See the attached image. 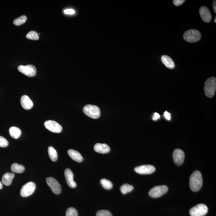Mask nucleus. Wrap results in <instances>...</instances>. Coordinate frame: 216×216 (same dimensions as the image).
Instances as JSON below:
<instances>
[{
	"label": "nucleus",
	"mask_w": 216,
	"mask_h": 216,
	"mask_svg": "<svg viewBox=\"0 0 216 216\" xmlns=\"http://www.w3.org/2000/svg\"><path fill=\"white\" fill-rule=\"evenodd\" d=\"M189 184L190 188L193 191H198L201 188L203 185V178L199 171H194L191 174L190 178Z\"/></svg>",
	"instance_id": "nucleus-1"
},
{
	"label": "nucleus",
	"mask_w": 216,
	"mask_h": 216,
	"mask_svg": "<svg viewBox=\"0 0 216 216\" xmlns=\"http://www.w3.org/2000/svg\"><path fill=\"white\" fill-rule=\"evenodd\" d=\"M204 93L209 98L214 96L216 90V78L211 77L205 81L204 85Z\"/></svg>",
	"instance_id": "nucleus-2"
},
{
	"label": "nucleus",
	"mask_w": 216,
	"mask_h": 216,
	"mask_svg": "<svg viewBox=\"0 0 216 216\" xmlns=\"http://www.w3.org/2000/svg\"><path fill=\"white\" fill-rule=\"evenodd\" d=\"M84 113L87 116L94 119L99 118L101 115L99 107L92 104H87L83 108Z\"/></svg>",
	"instance_id": "nucleus-3"
},
{
	"label": "nucleus",
	"mask_w": 216,
	"mask_h": 216,
	"mask_svg": "<svg viewBox=\"0 0 216 216\" xmlns=\"http://www.w3.org/2000/svg\"><path fill=\"white\" fill-rule=\"evenodd\" d=\"M201 35L199 31L195 29L188 30L183 35L184 40L189 43H195L201 39Z\"/></svg>",
	"instance_id": "nucleus-4"
},
{
	"label": "nucleus",
	"mask_w": 216,
	"mask_h": 216,
	"mask_svg": "<svg viewBox=\"0 0 216 216\" xmlns=\"http://www.w3.org/2000/svg\"><path fill=\"white\" fill-rule=\"evenodd\" d=\"M208 207L204 204H197L190 210L189 214L191 216H204L207 213Z\"/></svg>",
	"instance_id": "nucleus-5"
},
{
	"label": "nucleus",
	"mask_w": 216,
	"mask_h": 216,
	"mask_svg": "<svg viewBox=\"0 0 216 216\" xmlns=\"http://www.w3.org/2000/svg\"><path fill=\"white\" fill-rule=\"evenodd\" d=\"M168 191V187L166 185L157 186L150 190L148 194L152 198H158L166 193Z\"/></svg>",
	"instance_id": "nucleus-6"
},
{
	"label": "nucleus",
	"mask_w": 216,
	"mask_h": 216,
	"mask_svg": "<svg viewBox=\"0 0 216 216\" xmlns=\"http://www.w3.org/2000/svg\"><path fill=\"white\" fill-rule=\"evenodd\" d=\"M36 184L33 182H29L23 186L20 191V194L23 197H27L31 195L35 191Z\"/></svg>",
	"instance_id": "nucleus-7"
},
{
	"label": "nucleus",
	"mask_w": 216,
	"mask_h": 216,
	"mask_svg": "<svg viewBox=\"0 0 216 216\" xmlns=\"http://www.w3.org/2000/svg\"><path fill=\"white\" fill-rule=\"evenodd\" d=\"M18 70L19 72L29 77L35 76L37 73L36 67L31 65H19L18 67Z\"/></svg>",
	"instance_id": "nucleus-8"
},
{
	"label": "nucleus",
	"mask_w": 216,
	"mask_h": 216,
	"mask_svg": "<svg viewBox=\"0 0 216 216\" xmlns=\"http://www.w3.org/2000/svg\"><path fill=\"white\" fill-rule=\"evenodd\" d=\"M46 182L48 186L51 188L54 193L58 194L61 193V187L59 183L53 177H47Z\"/></svg>",
	"instance_id": "nucleus-9"
},
{
	"label": "nucleus",
	"mask_w": 216,
	"mask_h": 216,
	"mask_svg": "<svg viewBox=\"0 0 216 216\" xmlns=\"http://www.w3.org/2000/svg\"><path fill=\"white\" fill-rule=\"evenodd\" d=\"M45 128L48 131L55 133H60L62 131V127L58 123L52 120H48L44 123Z\"/></svg>",
	"instance_id": "nucleus-10"
},
{
	"label": "nucleus",
	"mask_w": 216,
	"mask_h": 216,
	"mask_svg": "<svg viewBox=\"0 0 216 216\" xmlns=\"http://www.w3.org/2000/svg\"><path fill=\"white\" fill-rule=\"evenodd\" d=\"M173 157L174 163L180 166L184 162L185 154L183 150L177 148L174 150Z\"/></svg>",
	"instance_id": "nucleus-11"
},
{
	"label": "nucleus",
	"mask_w": 216,
	"mask_h": 216,
	"mask_svg": "<svg viewBox=\"0 0 216 216\" xmlns=\"http://www.w3.org/2000/svg\"><path fill=\"white\" fill-rule=\"evenodd\" d=\"M155 167L151 165H143L135 167L134 171L140 174H150L155 171Z\"/></svg>",
	"instance_id": "nucleus-12"
},
{
	"label": "nucleus",
	"mask_w": 216,
	"mask_h": 216,
	"mask_svg": "<svg viewBox=\"0 0 216 216\" xmlns=\"http://www.w3.org/2000/svg\"><path fill=\"white\" fill-rule=\"evenodd\" d=\"M65 176L67 184L71 188H74L77 186V184L74 181V175L72 171L69 168L65 170Z\"/></svg>",
	"instance_id": "nucleus-13"
},
{
	"label": "nucleus",
	"mask_w": 216,
	"mask_h": 216,
	"mask_svg": "<svg viewBox=\"0 0 216 216\" xmlns=\"http://www.w3.org/2000/svg\"><path fill=\"white\" fill-rule=\"evenodd\" d=\"M199 13L202 19L206 23H209L211 21L212 16L211 12L208 8L205 6L201 7L200 8Z\"/></svg>",
	"instance_id": "nucleus-14"
},
{
	"label": "nucleus",
	"mask_w": 216,
	"mask_h": 216,
	"mask_svg": "<svg viewBox=\"0 0 216 216\" xmlns=\"http://www.w3.org/2000/svg\"><path fill=\"white\" fill-rule=\"evenodd\" d=\"M94 151L100 153L105 154L109 152L110 148L109 146L106 144H96L94 146Z\"/></svg>",
	"instance_id": "nucleus-15"
},
{
	"label": "nucleus",
	"mask_w": 216,
	"mask_h": 216,
	"mask_svg": "<svg viewBox=\"0 0 216 216\" xmlns=\"http://www.w3.org/2000/svg\"><path fill=\"white\" fill-rule=\"evenodd\" d=\"M21 103L23 108L26 110L31 109L33 106V104L29 97L25 95L21 97Z\"/></svg>",
	"instance_id": "nucleus-16"
},
{
	"label": "nucleus",
	"mask_w": 216,
	"mask_h": 216,
	"mask_svg": "<svg viewBox=\"0 0 216 216\" xmlns=\"http://www.w3.org/2000/svg\"><path fill=\"white\" fill-rule=\"evenodd\" d=\"M162 62L167 68L173 69L175 67V64L173 59L167 55H163L161 58Z\"/></svg>",
	"instance_id": "nucleus-17"
},
{
	"label": "nucleus",
	"mask_w": 216,
	"mask_h": 216,
	"mask_svg": "<svg viewBox=\"0 0 216 216\" xmlns=\"http://www.w3.org/2000/svg\"><path fill=\"white\" fill-rule=\"evenodd\" d=\"M68 154L70 157L74 161L77 162L81 163L83 161V157L78 152L73 149H69Z\"/></svg>",
	"instance_id": "nucleus-18"
},
{
	"label": "nucleus",
	"mask_w": 216,
	"mask_h": 216,
	"mask_svg": "<svg viewBox=\"0 0 216 216\" xmlns=\"http://www.w3.org/2000/svg\"><path fill=\"white\" fill-rule=\"evenodd\" d=\"M14 177H15V174L13 173H6L2 177V183L5 185L8 186L11 185Z\"/></svg>",
	"instance_id": "nucleus-19"
},
{
	"label": "nucleus",
	"mask_w": 216,
	"mask_h": 216,
	"mask_svg": "<svg viewBox=\"0 0 216 216\" xmlns=\"http://www.w3.org/2000/svg\"><path fill=\"white\" fill-rule=\"evenodd\" d=\"M21 130L18 127H11L9 129L10 135L13 138L17 139L19 138L21 134Z\"/></svg>",
	"instance_id": "nucleus-20"
},
{
	"label": "nucleus",
	"mask_w": 216,
	"mask_h": 216,
	"mask_svg": "<svg viewBox=\"0 0 216 216\" xmlns=\"http://www.w3.org/2000/svg\"><path fill=\"white\" fill-rule=\"evenodd\" d=\"M11 169L13 172L21 173L25 171V168L21 164L14 163L11 166Z\"/></svg>",
	"instance_id": "nucleus-21"
},
{
	"label": "nucleus",
	"mask_w": 216,
	"mask_h": 216,
	"mask_svg": "<svg viewBox=\"0 0 216 216\" xmlns=\"http://www.w3.org/2000/svg\"><path fill=\"white\" fill-rule=\"evenodd\" d=\"M48 155L50 158L53 161H56L58 158V154L57 152L53 147H49L48 149Z\"/></svg>",
	"instance_id": "nucleus-22"
},
{
	"label": "nucleus",
	"mask_w": 216,
	"mask_h": 216,
	"mask_svg": "<svg viewBox=\"0 0 216 216\" xmlns=\"http://www.w3.org/2000/svg\"><path fill=\"white\" fill-rule=\"evenodd\" d=\"M134 189L133 186L125 183L123 184L120 188V190L123 194H126L132 191Z\"/></svg>",
	"instance_id": "nucleus-23"
},
{
	"label": "nucleus",
	"mask_w": 216,
	"mask_h": 216,
	"mask_svg": "<svg viewBox=\"0 0 216 216\" xmlns=\"http://www.w3.org/2000/svg\"><path fill=\"white\" fill-rule=\"evenodd\" d=\"M100 182L103 187L106 189L110 190L113 188V183L109 180L105 178H103L101 179Z\"/></svg>",
	"instance_id": "nucleus-24"
},
{
	"label": "nucleus",
	"mask_w": 216,
	"mask_h": 216,
	"mask_svg": "<svg viewBox=\"0 0 216 216\" xmlns=\"http://www.w3.org/2000/svg\"><path fill=\"white\" fill-rule=\"evenodd\" d=\"M27 20V17L26 16L23 15L14 20L13 23L17 26L22 25L25 23Z\"/></svg>",
	"instance_id": "nucleus-25"
},
{
	"label": "nucleus",
	"mask_w": 216,
	"mask_h": 216,
	"mask_svg": "<svg viewBox=\"0 0 216 216\" xmlns=\"http://www.w3.org/2000/svg\"><path fill=\"white\" fill-rule=\"evenodd\" d=\"M26 38L29 39L38 40L39 39V36H38V33L35 31H31L27 34Z\"/></svg>",
	"instance_id": "nucleus-26"
},
{
	"label": "nucleus",
	"mask_w": 216,
	"mask_h": 216,
	"mask_svg": "<svg viewBox=\"0 0 216 216\" xmlns=\"http://www.w3.org/2000/svg\"><path fill=\"white\" fill-rule=\"evenodd\" d=\"M66 216H78V211L74 207H70L67 209Z\"/></svg>",
	"instance_id": "nucleus-27"
},
{
	"label": "nucleus",
	"mask_w": 216,
	"mask_h": 216,
	"mask_svg": "<svg viewBox=\"0 0 216 216\" xmlns=\"http://www.w3.org/2000/svg\"><path fill=\"white\" fill-rule=\"evenodd\" d=\"M96 216H113L109 211L106 210L98 211L97 213Z\"/></svg>",
	"instance_id": "nucleus-28"
},
{
	"label": "nucleus",
	"mask_w": 216,
	"mask_h": 216,
	"mask_svg": "<svg viewBox=\"0 0 216 216\" xmlns=\"http://www.w3.org/2000/svg\"><path fill=\"white\" fill-rule=\"evenodd\" d=\"M8 140L4 137L0 136V147L4 148L8 147Z\"/></svg>",
	"instance_id": "nucleus-29"
},
{
	"label": "nucleus",
	"mask_w": 216,
	"mask_h": 216,
	"mask_svg": "<svg viewBox=\"0 0 216 216\" xmlns=\"http://www.w3.org/2000/svg\"><path fill=\"white\" fill-rule=\"evenodd\" d=\"M185 1L184 0H174L173 1V3L174 5L176 6H179L182 5L185 2Z\"/></svg>",
	"instance_id": "nucleus-30"
},
{
	"label": "nucleus",
	"mask_w": 216,
	"mask_h": 216,
	"mask_svg": "<svg viewBox=\"0 0 216 216\" xmlns=\"http://www.w3.org/2000/svg\"><path fill=\"white\" fill-rule=\"evenodd\" d=\"M64 12L67 15H73L75 13V11L73 9H66L64 11Z\"/></svg>",
	"instance_id": "nucleus-31"
},
{
	"label": "nucleus",
	"mask_w": 216,
	"mask_h": 216,
	"mask_svg": "<svg viewBox=\"0 0 216 216\" xmlns=\"http://www.w3.org/2000/svg\"><path fill=\"white\" fill-rule=\"evenodd\" d=\"M164 117L166 119L168 120V121H170L171 119V114L167 111H166L164 113Z\"/></svg>",
	"instance_id": "nucleus-32"
},
{
	"label": "nucleus",
	"mask_w": 216,
	"mask_h": 216,
	"mask_svg": "<svg viewBox=\"0 0 216 216\" xmlns=\"http://www.w3.org/2000/svg\"><path fill=\"white\" fill-rule=\"evenodd\" d=\"M160 118V114L158 113H155L154 114L153 116V120L154 121H157Z\"/></svg>",
	"instance_id": "nucleus-33"
},
{
	"label": "nucleus",
	"mask_w": 216,
	"mask_h": 216,
	"mask_svg": "<svg viewBox=\"0 0 216 216\" xmlns=\"http://www.w3.org/2000/svg\"><path fill=\"white\" fill-rule=\"evenodd\" d=\"M216 1H213V8L214 11V13H216Z\"/></svg>",
	"instance_id": "nucleus-34"
},
{
	"label": "nucleus",
	"mask_w": 216,
	"mask_h": 216,
	"mask_svg": "<svg viewBox=\"0 0 216 216\" xmlns=\"http://www.w3.org/2000/svg\"><path fill=\"white\" fill-rule=\"evenodd\" d=\"M3 188V183L0 181V189H1Z\"/></svg>",
	"instance_id": "nucleus-35"
},
{
	"label": "nucleus",
	"mask_w": 216,
	"mask_h": 216,
	"mask_svg": "<svg viewBox=\"0 0 216 216\" xmlns=\"http://www.w3.org/2000/svg\"><path fill=\"white\" fill-rule=\"evenodd\" d=\"M214 23H216V17H215V19H214Z\"/></svg>",
	"instance_id": "nucleus-36"
}]
</instances>
